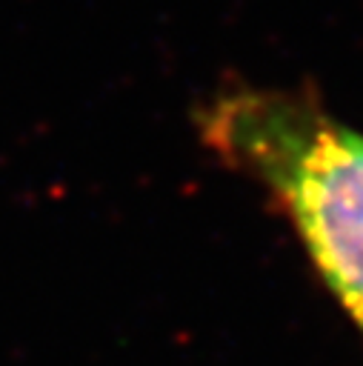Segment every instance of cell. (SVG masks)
Returning a JSON list of instances; mask_svg holds the SVG:
<instances>
[{
  "label": "cell",
  "instance_id": "cell-1",
  "mask_svg": "<svg viewBox=\"0 0 363 366\" xmlns=\"http://www.w3.org/2000/svg\"><path fill=\"white\" fill-rule=\"evenodd\" d=\"M194 120L226 166L266 186L363 337V132L312 89H223Z\"/></svg>",
  "mask_w": 363,
  "mask_h": 366
}]
</instances>
